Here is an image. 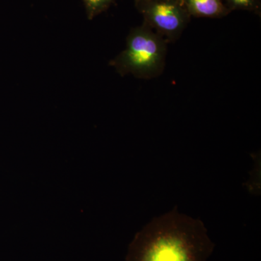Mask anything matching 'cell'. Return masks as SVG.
Instances as JSON below:
<instances>
[{
    "mask_svg": "<svg viewBox=\"0 0 261 261\" xmlns=\"http://www.w3.org/2000/svg\"><path fill=\"white\" fill-rule=\"evenodd\" d=\"M168 43L145 23L127 36L126 47L109 62L118 74L152 80L162 74L166 66Z\"/></svg>",
    "mask_w": 261,
    "mask_h": 261,
    "instance_id": "cell-2",
    "label": "cell"
},
{
    "mask_svg": "<svg viewBox=\"0 0 261 261\" xmlns=\"http://www.w3.org/2000/svg\"><path fill=\"white\" fill-rule=\"evenodd\" d=\"M225 5L230 11L244 10L260 15V0H224Z\"/></svg>",
    "mask_w": 261,
    "mask_h": 261,
    "instance_id": "cell-5",
    "label": "cell"
},
{
    "mask_svg": "<svg viewBox=\"0 0 261 261\" xmlns=\"http://www.w3.org/2000/svg\"><path fill=\"white\" fill-rule=\"evenodd\" d=\"M214 246L200 220L174 208L136 233L126 261H207Z\"/></svg>",
    "mask_w": 261,
    "mask_h": 261,
    "instance_id": "cell-1",
    "label": "cell"
},
{
    "mask_svg": "<svg viewBox=\"0 0 261 261\" xmlns=\"http://www.w3.org/2000/svg\"><path fill=\"white\" fill-rule=\"evenodd\" d=\"M144 23L168 43L176 42L191 16L179 0H135Z\"/></svg>",
    "mask_w": 261,
    "mask_h": 261,
    "instance_id": "cell-3",
    "label": "cell"
},
{
    "mask_svg": "<svg viewBox=\"0 0 261 261\" xmlns=\"http://www.w3.org/2000/svg\"><path fill=\"white\" fill-rule=\"evenodd\" d=\"M179 1H181V2H182V3H184V1H183V0H179Z\"/></svg>",
    "mask_w": 261,
    "mask_h": 261,
    "instance_id": "cell-7",
    "label": "cell"
},
{
    "mask_svg": "<svg viewBox=\"0 0 261 261\" xmlns=\"http://www.w3.org/2000/svg\"><path fill=\"white\" fill-rule=\"evenodd\" d=\"M115 0H83L86 13L89 20L95 18L106 11Z\"/></svg>",
    "mask_w": 261,
    "mask_h": 261,
    "instance_id": "cell-6",
    "label": "cell"
},
{
    "mask_svg": "<svg viewBox=\"0 0 261 261\" xmlns=\"http://www.w3.org/2000/svg\"><path fill=\"white\" fill-rule=\"evenodd\" d=\"M191 17L220 18L231 13L224 0H183Z\"/></svg>",
    "mask_w": 261,
    "mask_h": 261,
    "instance_id": "cell-4",
    "label": "cell"
}]
</instances>
